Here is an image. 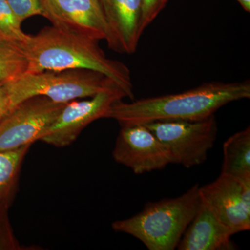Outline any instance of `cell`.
Instances as JSON below:
<instances>
[{
	"instance_id": "cell-1",
	"label": "cell",
	"mask_w": 250,
	"mask_h": 250,
	"mask_svg": "<svg viewBox=\"0 0 250 250\" xmlns=\"http://www.w3.org/2000/svg\"><path fill=\"white\" fill-rule=\"evenodd\" d=\"M98 42L54 26L43 28L36 35L29 34L20 43L27 59L26 74L73 69L93 70L116 82L127 98L134 100L129 67L123 62L108 58Z\"/></svg>"
},
{
	"instance_id": "cell-2",
	"label": "cell",
	"mask_w": 250,
	"mask_h": 250,
	"mask_svg": "<svg viewBox=\"0 0 250 250\" xmlns=\"http://www.w3.org/2000/svg\"><path fill=\"white\" fill-rule=\"evenodd\" d=\"M250 98V81L209 82L182 93L141 99L131 103L116 102L106 118L120 125L146 124L163 120L204 119L225 105Z\"/></svg>"
},
{
	"instance_id": "cell-3",
	"label": "cell",
	"mask_w": 250,
	"mask_h": 250,
	"mask_svg": "<svg viewBox=\"0 0 250 250\" xmlns=\"http://www.w3.org/2000/svg\"><path fill=\"white\" fill-rule=\"evenodd\" d=\"M202 198L198 184L175 198L149 202L143 209L127 219L116 220L112 228L131 235L149 250H173L193 220Z\"/></svg>"
},
{
	"instance_id": "cell-4",
	"label": "cell",
	"mask_w": 250,
	"mask_h": 250,
	"mask_svg": "<svg viewBox=\"0 0 250 250\" xmlns=\"http://www.w3.org/2000/svg\"><path fill=\"white\" fill-rule=\"evenodd\" d=\"M8 83L14 108L39 95L55 103H68L79 98H92L118 85L103 74L85 69L25 74Z\"/></svg>"
},
{
	"instance_id": "cell-5",
	"label": "cell",
	"mask_w": 250,
	"mask_h": 250,
	"mask_svg": "<svg viewBox=\"0 0 250 250\" xmlns=\"http://www.w3.org/2000/svg\"><path fill=\"white\" fill-rule=\"evenodd\" d=\"M144 125L168 147L174 164L187 168L207 160L218 133L215 115L195 121L163 120Z\"/></svg>"
},
{
	"instance_id": "cell-6",
	"label": "cell",
	"mask_w": 250,
	"mask_h": 250,
	"mask_svg": "<svg viewBox=\"0 0 250 250\" xmlns=\"http://www.w3.org/2000/svg\"><path fill=\"white\" fill-rule=\"evenodd\" d=\"M67 103L39 95L20 103L0 121V152L41 141Z\"/></svg>"
},
{
	"instance_id": "cell-7",
	"label": "cell",
	"mask_w": 250,
	"mask_h": 250,
	"mask_svg": "<svg viewBox=\"0 0 250 250\" xmlns=\"http://www.w3.org/2000/svg\"><path fill=\"white\" fill-rule=\"evenodd\" d=\"M127 95L119 85L100 92L84 101L70 102L49 126L41 141L56 147H65L76 141L93 122L106 118L112 105Z\"/></svg>"
},
{
	"instance_id": "cell-8",
	"label": "cell",
	"mask_w": 250,
	"mask_h": 250,
	"mask_svg": "<svg viewBox=\"0 0 250 250\" xmlns=\"http://www.w3.org/2000/svg\"><path fill=\"white\" fill-rule=\"evenodd\" d=\"M202 202L233 234L250 229V177L220 174L200 187Z\"/></svg>"
},
{
	"instance_id": "cell-9",
	"label": "cell",
	"mask_w": 250,
	"mask_h": 250,
	"mask_svg": "<svg viewBox=\"0 0 250 250\" xmlns=\"http://www.w3.org/2000/svg\"><path fill=\"white\" fill-rule=\"evenodd\" d=\"M113 157L136 174L162 170L174 164L168 147L144 124L121 125Z\"/></svg>"
},
{
	"instance_id": "cell-10",
	"label": "cell",
	"mask_w": 250,
	"mask_h": 250,
	"mask_svg": "<svg viewBox=\"0 0 250 250\" xmlns=\"http://www.w3.org/2000/svg\"><path fill=\"white\" fill-rule=\"evenodd\" d=\"M45 18L61 30L95 41L108 39L99 0H44Z\"/></svg>"
},
{
	"instance_id": "cell-11",
	"label": "cell",
	"mask_w": 250,
	"mask_h": 250,
	"mask_svg": "<svg viewBox=\"0 0 250 250\" xmlns=\"http://www.w3.org/2000/svg\"><path fill=\"white\" fill-rule=\"evenodd\" d=\"M108 29L109 48L118 53L136 52L141 31L142 0H99Z\"/></svg>"
},
{
	"instance_id": "cell-12",
	"label": "cell",
	"mask_w": 250,
	"mask_h": 250,
	"mask_svg": "<svg viewBox=\"0 0 250 250\" xmlns=\"http://www.w3.org/2000/svg\"><path fill=\"white\" fill-rule=\"evenodd\" d=\"M231 230L222 223L202 202L177 248L179 250H230L236 249Z\"/></svg>"
},
{
	"instance_id": "cell-13",
	"label": "cell",
	"mask_w": 250,
	"mask_h": 250,
	"mask_svg": "<svg viewBox=\"0 0 250 250\" xmlns=\"http://www.w3.org/2000/svg\"><path fill=\"white\" fill-rule=\"evenodd\" d=\"M221 173L250 177V127L230 136L223 144Z\"/></svg>"
},
{
	"instance_id": "cell-14",
	"label": "cell",
	"mask_w": 250,
	"mask_h": 250,
	"mask_svg": "<svg viewBox=\"0 0 250 250\" xmlns=\"http://www.w3.org/2000/svg\"><path fill=\"white\" fill-rule=\"evenodd\" d=\"M31 146L0 152V202L12 201L21 166Z\"/></svg>"
},
{
	"instance_id": "cell-15",
	"label": "cell",
	"mask_w": 250,
	"mask_h": 250,
	"mask_svg": "<svg viewBox=\"0 0 250 250\" xmlns=\"http://www.w3.org/2000/svg\"><path fill=\"white\" fill-rule=\"evenodd\" d=\"M27 67L21 44L0 38V82L18 80L25 75Z\"/></svg>"
},
{
	"instance_id": "cell-16",
	"label": "cell",
	"mask_w": 250,
	"mask_h": 250,
	"mask_svg": "<svg viewBox=\"0 0 250 250\" xmlns=\"http://www.w3.org/2000/svg\"><path fill=\"white\" fill-rule=\"evenodd\" d=\"M22 23L6 0H0V38L22 43L29 36L22 31Z\"/></svg>"
},
{
	"instance_id": "cell-17",
	"label": "cell",
	"mask_w": 250,
	"mask_h": 250,
	"mask_svg": "<svg viewBox=\"0 0 250 250\" xmlns=\"http://www.w3.org/2000/svg\"><path fill=\"white\" fill-rule=\"evenodd\" d=\"M10 204L0 202V250H31L30 247L21 246L15 236L8 213Z\"/></svg>"
},
{
	"instance_id": "cell-18",
	"label": "cell",
	"mask_w": 250,
	"mask_h": 250,
	"mask_svg": "<svg viewBox=\"0 0 250 250\" xmlns=\"http://www.w3.org/2000/svg\"><path fill=\"white\" fill-rule=\"evenodd\" d=\"M6 1L21 22L34 16L45 17L44 0H6Z\"/></svg>"
},
{
	"instance_id": "cell-19",
	"label": "cell",
	"mask_w": 250,
	"mask_h": 250,
	"mask_svg": "<svg viewBox=\"0 0 250 250\" xmlns=\"http://www.w3.org/2000/svg\"><path fill=\"white\" fill-rule=\"evenodd\" d=\"M168 0H142L141 31L143 33L165 8Z\"/></svg>"
},
{
	"instance_id": "cell-20",
	"label": "cell",
	"mask_w": 250,
	"mask_h": 250,
	"mask_svg": "<svg viewBox=\"0 0 250 250\" xmlns=\"http://www.w3.org/2000/svg\"><path fill=\"white\" fill-rule=\"evenodd\" d=\"M8 82L0 85V121L14 109Z\"/></svg>"
},
{
	"instance_id": "cell-21",
	"label": "cell",
	"mask_w": 250,
	"mask_h": 250,
	"mask_svg": "<svg viewBox=\"0 0 250 250\" xmlns=\"http://www.w3.org/2000/svg\"><path fill=\"white\" fill-rule=\"evenodd\" d=\"M247 12H250V0H237Z\"/></svg>"
},
{
	"instance_id": "cell-22",
	"label": "cell",
	"mask_w": 250,
	"mask_h": 250,
	"mask_svg": "<svg viewBox=\"0 0 250 250\" xmlns=\"http://www.w3.org/2000/svg\"><path fill=\"white\" fill-rule=\"evenodd\" d=\"M6 83V82H0V85L2 84V83Z\"/></svg>"
}]
</instances>
